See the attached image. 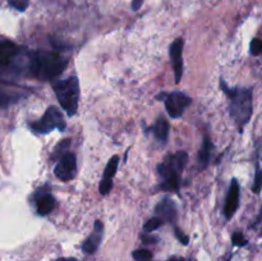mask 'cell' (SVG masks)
Segmentation results:
<instances>
[{"label":"cell","mask_w":262,"mask_h":261,"mask_svg":"<svg viewBox=\"0 0 262 261\" xmlns=\"http://www.w3.org/2000/svg\"><path fill=\"white\" fill-rule=\"evenodd\" d=\"M68 59L55 51H36L31 58L30 72L40 81H50L61 74Z\"/></svg>","instance_id":"1"},{"label":"cell","mask_w":262,"mask_h":261,"mask_svg":"<svg viewBox=\"0 0 262 261\" xmlns=\"http://www.w3.org/2000/svg\"><path fill=\"white\" fill-rule=\"evenodd\" d=\"M223 91L230 99V115L241 130L250 122L252 117V90L251 89H228L222 81Z\"/></svg>","instance_id":"2"},{"label":"cell","mask_w":262,"mask_h":261,"mask_svg":"<svg viewBox=\"0 0 262 261\" xmlns=\"http://www.w3.org/2000/svg\"><path fill=\"white\" fill-rule=\"evenodd\" d=\"M53 90L55 92L58 101L61 107L67 112L69 117H73L78 109L79 100V84L76 77L58 81L53 84Z\"/></svg>","instance_id":"3"},{"label":"cell","mask_w":262,"mask_h":261,"mask_svg":"<svg viewBox=\"0 0 262 261\" xmlns=\"http://www.w3.org/2000/svg\"><path fill=\"white\" fill-rule=\"evenodd\" d=\"M31 128L36 133H49L55 128L59 130H64L66 129V122H64L60 110L55 106H50L48 107V110L40 120L31 124Z\"/></svg>","instance_id":"4"},{"label":"cell","mask_w":262,"mask_h":261,"mask_svg":"<svg viewBox=\"0 0 262 261\" xmlns=\"http://www.w3.org/2000/svg\"><path fill=\"white\" fill-rule=\"evenodd\" d=\"M189 104H191V99L183 92H171L165 99V107L171 118L181 117Z\"/></svg>","instance_id":"5"},{"label":"cell","mask_w":262,"mask_h":261,"mask_svg":"<svg viewBox=\"0 0 262 261\" xmlns=\"http://www.w3.org/2000/svg\"><path fill=\"white\" fill-rule=\"evenodd\" d=\"M54 171H55V176L64 182L73 179L77 171L76 155L72 153H67L66 155L58 161Z\"/></svg>","instance_id":"6"},{"label":"cell","mask_w":262,"mask_h":261,"mask_svg":"<svg viewBox=\"0 0 262 261\" xmlns=\"http://www.w3.org/2000/svg\"><path fill=\"white\" fill-rule=\"evenodd\" d=\"M182 50H183V38H177L170 45V58L174 68L176 82L179 83L183 74V59H182Z\"/></svg>","instance_id":"7"},{"label":"cell","mask_w":262,"mask_h":261,"mask_svg":"<svg viewBox=\"0 0 262 261\" xmlns=\"http://www.w3.org/2000/svg\"><path fill=\"white\" fill-rule=\"evenodd\" d=\"M238 205H239V184H238L237 179H233L224 206V214L227 219H232L233 215L237 211Z\"/></svg>","instance_id":"8"},{"label":"cell","mask_w":262,"mask_h":261,"mask_svg":"<svg viewBox=\"0 0 262 261\" xmlns=\"http://www.w3.org/2000/svg\"><path fill=\"white\" fill-rule=\"evenodd\" d=\"M102 232H104V225L100 220H96L94 233L82 245V250H83L84 253H94L99 248L100 242L102 240Z\"/></svg>","instance_id":"9"},{"label":"cell","mask_w":262,"mask_h":261,"mask_svg":"<svg viewBox=\"0 0 262 261\" xmlns=\"http://www.w3.org/2000/svg\"><path fill=\"white\" fill-rule=\"evenodd\" d=\"M19 53V48L9 40H0V68L7 67Z\"/></svg>","instance_id":"10"},{"label":"cell","mask_w":262,"mask_h":261,"mask_svg":"<svg viewBox=\"0 0 262 261\" xmlns=\"http://www.w3.org/2000/svg\"><path fill=\"white\" fill-rule=\"evenodd\" d=\"M156 214L161 217V219H166L169 222H173L177 216V209L174 202L170 199H164L158 204L155 209Z\"/></svg>","instance_id":"11"},{"label":"cell","mask_w":262,"mask_h":261,"mask_svg":"<svg viewBox=\"0 0 262 261\" xmlns=\"http://www.w3.org/2000/svg\"><path fill=\"white\" fill-rule=\"evenodd\" d=\"M37 212L41 216L49 215L55 207V199L51 194H42L37 200Z\"/></svg>","instance_id":"12"},{"label":"cell","mask_w":262,"mask_h":261,"mask_svg":"<svg viewBox=\"0 0 262 261\" xmlns=\"http://www.w3.org/2000/svg\"><path fill=\"white\" fill-rule=\"evenodd\" d=\"M187 160H188V155H187L186 151H178L177 154H174L173 156L169 158V160L166 163L179 173L181 170H183L184 166H186Z\"/></svg>","instance_id":"13"},{"label":"cell","mask_w":262,"mask_h":261,"mask_svg":"<svg viewBox=\"0 0 262 261\" xmlns=\"http://www.w3.org/2000/svg\"><path fill=\"white\" fill-rule=\"evenodd\" d=\"M154 133H155L156 138L163 142H165L168 140L169 135V123L165 118H159L158 122L155 123V127H154Z\"/></svg>","instance_id":"14"},{"label":"cell","mask_w":262,"mask_h":261,"mask_svg":"<svg viewBox=\"0 0 262 261\" xmlns=\"http://www.w3.org/2000/svg\"><path fill=\"white\" fill-rule=\"evenodd\" d=\"M211 150H212V143L210 142L209 137H207V136H205L204 142H202V146H201V150H200V153H199V160L204 168L207 165V164H209L210 155H211Z\"/></svg>","instance_id":"15"},{"label":"cell","mask_w":262,"mask_h":261,"mask_svg":"<svg viewBox=\"0 0 262 261\" xmlns=\"http://www.w3.org/2000/svg\"><path fill=\"white\" fill-rule=\"evenodd\" d=\"M19 94H15V92L0 89V107H8L9 105L17 102L18 100H19Z\"/></svg>","instance_id":"16"},{"label":"cell","mask_w":262,"mask_h":261,"mask_svg":"<svg viewBox=\"0 0 262 261\" xmlns=\"http://www.w3.org/2000/svg\"><path fill=\"white\" fill-rule=\"evenodd\" d=\"M118 164H119V156H113L107 163L106 168H105L104 179H113V177L115 176V171H117Z\"/></svg>","instance_id":"17"},{"label":"cell","mask_w":262,"mask_h":261,"mask_svg":"<svg viewBox=\"0 0 262 261\" xmlns=\"http://www.w3.org/2000/svg\"><path fill=\"white\" fill-rule=\"evenodd\" d=\"M160 188L163 191H178L179 189V176L171 177V178L164 179Z\"/></svg>","instance_id":"18"},{"label":"cell","mask_w":262,"mask_h":261,"mask_svg":"<svg viewBox=\"0 0 262 261\" xmlns=\"http://www.w3.org/2000/svg\"><path fill=\"white\" fill-rule=\"evenodd\" d=\"M69 145H71V140H63L60 143H58L55 150H54L53 155H51V159H59V160H60V156L63 158L67 154L64 153V150H67V148L69 147Z\"/></svg>","instance_id":"19"},{"label":"cell","mask_w":262,"mask_h":261,"mask_svg":"<svg viewBox=\"0 0 262 261\" xmlns=\"http://www.w3.org/2000/svg\"><path fill=\"white\" fill-rule=\"evenodd\" d=\"M163 224H164V220L161 219L160 216H156V217H152V219L147 220V223L145 224L143 229H145V232H152V230H156L158 228H160Z\"/></svg>","instance_id":"20"},{"label":"cell","mask_w":262,"mask_h":261,"mask_svg":"<svg viewBox=\"0 0 262 261\" xmlns=\"http://www.w3.org/2000/svg\"><path fill=\"white\" fill-rule=\"evenodd\" d=\"M133 258L136 261H150L152 258V253L148 250H136L133 252Z\"/></svg>","instance_id":"21"},{"label":"cell","mask_w":262,"mask_h":261,"mask_svg":"<svg viewBox=\"0 0 262 261\" xmlns=\"http://www.w3.org/2000/svg\"><path fill=\"white\" fill-rule=\"evenodd\" d=\"M8 3L10 4V7H13L14 9L19 10V12H25L27 9L28 4H30V0H8Z\"/></svg>","instance_id":"22"},{"label":"cell","mask_w":262,"mask_h":261,"mask_svg":"<svg viewBox=\"0 0 262 261\" xmlns=\"http://www.w3.org/2000/svg\"><path fill=\"white\" fill-rule=\"evenodd\" d=\"M232 242H233V245L238 246V247H242V246L247 245V240H246L245 235H243L242 233H239V232L233 233Z\"/></svg>","instance_id":"23"},{"label":"cell","mask_w":262,"mask_h":261,"mask_svg":"<svg viewBox=\"0 0 262 261\" xmlns=\"http://www.w3.org/2000/svg\"><path fill=\"white\" fill-rule=\"evenodd\" d=\"M251 54L252 55H260L262 53V41L260 38H253L252 41H251Z\"/></svg>","instance_id":"24"},{"label":"cell","mask_w":262,"mask_h":261,"mask_svg":"<svg viewBox=\"0 0 262 261\" xmlns=\"http://www.w3.org/2000/svg\"><path fill=\"white\" fill-rule=\"evenodd\" d=\"M112 188H113L112 179H104V178H102L101 183H100V186H99L100 193H101V194H107Z\"/></svg>","instance_id":"25"},{"label":"cell","mask_w":262,"mask_h":261,"mask_svg":"<svg viewBox=\"0 0 262 261\" xmlns=\"http://www.w3.org/2000/svg\"><path fill=\"white\" fill-rule=\"evenodd\" d=\"M262 188V170L260 168H257V171H256V177H255V183H253V192L255 193H260Z\"/></svg>","instance_id":"26"},{"label":"cell","mask_w":262,"mask_h":261,"mask_svg":"<svg viewBox=\"0 0 262 261\" xmlns=\"http://www.w3.org/2000/svg\"><path fill=\"white\" fill-rule=\"evenodd\" d=\"M174 232H176V235H177V238H178V240H179V242L183 243V245H186V246L188 245V242H189L188 235L184 234V233L182 232V230L179 229V228H174Z\"/></svg>","instance_id":"27"},{"label":"cell","mask_w":262,"mask_h":261,"mask_svg":"<svg viewBox=\"0 0 262 261\" xmlns=\"http://www.w3.org/2000/svg\"><path fill=\"white\" fill-rule=\"evenodd\" d=\"M141 238H142L143 242L147 243V245H151V243H156V242H158V238L154 237V235L142 234V235H141Z\"/></svg>","instance_id":"28"},{"label":"cell","mask_w":262,"mask_h":261,"mask_svg":"<svg viewBox=\"0 0 262 261\" xmlns=\"http://www.w3.org/2000/svg\"><path fill=\"white\" fill-rule=\"evenodd\" d=\"M143 0H132V9L133 10H138L140 7L142 5Z\"/></svg>","instance_id":"29"},{"label":"cell","mask_w":262,"mask_h":261,"mask_svg":"<svg viewBox=\"0 0 262 261\" xmlns=\"http://www.w3.org/2000/svg\"><path fill=\"white\" fill-rule=\"evenodd\" d=\"M56 261H77L76 258H73V257H71V258H58V260Z\"/></svg>","instance_id":"30"},{"label":"cell","mask_w":262,"mask_h":261,"mask_svg":"<svg viewBox=\"0 0 262 261\" xmlns=\"http://www.w3.org/2000/svg\"><path fill=\"white\" fill-rule=\"evenodd\" d=\"M168 261H182V258H178V257H171V258H169Z\"/></svg>","instance_id":"31"}]
</instances>
